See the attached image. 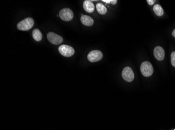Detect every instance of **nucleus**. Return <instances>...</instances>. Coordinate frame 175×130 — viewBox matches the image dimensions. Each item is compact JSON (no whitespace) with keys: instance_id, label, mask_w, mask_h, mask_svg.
<instances>
[{"instance_id":"obj_12","label":"nucleus","mask_w":175,"mask_h":130,"mask_svg":"<svg viewBox=\"0 0 175 130\" xmlns=\"http://www.w3.org/2000/svg\"><path fill=\"white\" fill-rule=\"evenodd\" d=\"M96 9L99 13L101 15H104L107 12V8L106 7L101 3H98L96 5Z\"/></svg>"},{"instance_id":"obj_13","label":"nucleus","mask_w":175,"mask_h":130,"mask_svg":"<svg viewBox=\"0 0 175 130\" xmlns=\"http://www.w3.org/2000/svg\"><path fill=\"white\" fill-rule=\"evenodd\" d=\"M153 10L155 14L158 16H162L163 14V10L162 6L159 4H156L153 7Z\"/></svg>"},{"instance_id":"obj_8","label":"nucleus","mask_w":175,"mask_h":130,"mask_svg":"<svg viewBox=\"0 0 175 130\" xmlns=\"http://www.w3.org/2000/svg\"><path fill=\"white\" fill-rule=\"evenodd\" d=\"M154 55L158 61H163L165 58L164 49L161 46H156L154 49Z\"/></svg>"},{"instance_id":"obj_10","label":"nucleus","mask_w":175,"mask_h":130,"mask_svg":"<svg viewBox=\"0 0 175 130\" xmlns=\"http://www.w3.org/2000/svg\"><path fill=\"white\" fill-rule=\"evenodd\" d=\"M80 20L82 23L86 26H91L94 23V19L87 15H82Z\"/></svg>"},{"instance_id":"obj_6","label":"nucleus","mask_w":175,"mask_h":130,"mask_svg":"<svg viewBox=\"0 0 175 130\" xmlns=\"http://www.w3.org/2000/svg\"><path fill=\"white\" fill-rule=\"evenodd\" d=\"M47 39L53 44H60L63 42V38L59 35H57L53 32H49L47 35Z\"/></svg>"},{"instance_id":"obj_3","label":"nucleus","mask_w":175,"mask_h":130,"mask_svg":"<svg viewBox=\"0 0 175 130\" xmlns=\"http://www.w3.org/2000/svg\"><path fill=\"white\" fill-rule=\"evenodd\" d=\"M58 51L62 56L71 57L75 54V49L71 46L67 45H62L58 48Z\"/></svg>"},{"instance_id":"obj_7","label":"nucleus","mask_w":175,"mask_h":130,"mask_svg":"<svg viewBox=\"0 0 175 130\" xmlns=\"http://www.w3.org/2000/svg\"><path fill=\"white\" fill-rule=\"evenodd\" d=\"M122 78L127 82H132L134 79V74L132 69L129 67L124 68L122 73Z\"/></svg>"},{"instance_id":"obj_18","label":"nucleus","mask_w":175,"mask_h":130,"mask_svg":"<svg viewBox=\"0 0 175 130\" xmlns=\"http://www.w3.org/2000/svg\"><path fill=\"white\" fill-rule=\"evenodd\" d=\"M172 36L175 38V29L173 30V31L172 32Z\"/></svg>"},{"instance_id":"obj_15","label":"nucleus","mask_w":175,"mask_h":130,"mask_svg":"<svg viewBox=\"0 0 175 130\" xmlns=\"http://www.w3.org/2000/svg\"><path fill=\"white\" fill-rule=\"evenodd\" d=\"M147 2L149 5H153L155 3V0H147Z\"/></svg>"},{"instance_id":"obj_16","label":"nucleus","mask_w":175,"mask_h":130,"mask_svg":"<svg viewBox=\"0 0 175 130\" xmlns=\"http://www.w3.org/2000/svg\"><path fill=\"white\" fill-rule=\"evenodd\" d=\"M117 0H111V3H112L113 5H115L117 3Z\"/></svg>"},{"instance_id":"obj_4","label":"nucleus","mask_w":175,"mask_h":130,"mask_svg":"<svg viewBox=\"0 0 175 130\" xmlns=\"http://www.w3.org/2000/svg\"><path fill=\"white\" fill-rule=\"evenodd\" d=\"M59 16L63 21L69 22L72 19L73 17V13L72 10L68 8H65L60 10L59 14Z\"/></svg>"},{"instance_id":"obj_19","label":"nucleus","mask_w":175,"mask_h":130,"mask_svg":"<svg viewBox=\"0 0 175 130\" xmlns=\"http://www.w3.org/2000/svg\"></svg>"},{"instance_id":"obj_9","label":"nucleus","mask_w":175,"mask_h":130,"mask_svg":"<svg viewBox=\"0 0 175 130\" xmlns=\"http://www.w3.org/2000/svg\"><path fill=\"white\" fill-rule=\"evenodd\" d=\"M83 7L84 10L89 13H91L94 12L95 8V6L93 2H92V1H89V0H85L84 1L83 3Z\"/></svg>"},{"instance_id":"obj_1","label":"nucleus","mask_w":175,"mask_h":130,"mask_svg":"<svg viewBox=\"0 0 175 130\" xmlns=\"http://www.w3.org/2000/svg\"><path fill=\"white\" fill-rule=\"evenodd\" d=\"M34 21L33 19L30 17L25 18L17 25V28L21 31H27L33 27Z\"/></svg>"},{"instance_id":"obj_5","label":"nucleus","mask_w":175,"mask_h":130,"mask_svg":"<svg viewBox=\"0 0 175 130\" xmlns=\"http://www.w3.org/2000/svg\"><path fill=\"white\" fill-rule=\"evenodd\" d=\"M102 57H103V54L101 52L98 50L92 51L89 52L87 56L89 61H90L91 63L100 61V60L102 59Z\"/></svg>"},{"instance_id":"obj_14","label":"nucleus","mask_w":175,"mask_h":130,"mask_svg":"<svg viewBox=\"0 0 175 130\" xmlns=\"http://www.w3.org/2000/svg\"><path fill=\"white\" fill-rule=\"evenodd\" d=\"M170 58H171L170 61H171V64H172V66L175 67V52H172Z\"/></svg>"},{"instance_id":"obj_2","label":"nucleus","mask_w":175,"mask_h":130,"mask_svg":"<svg viewBox=\"0 0 175 130\" xmlns=\"http://www.w3.org/2000/svg\"><path fill=\"white\" fill-rule=\"evenodd\" d=\"M140 71L144 76L149 77L153 73V67L149 61H144L140 65Z\"/></svg>"},{"instance_id":"obj_11","label":"nucleus","mask_w":175,"mask_h":130,"mask_svg":"<svg viewBox=\"0 0 175 130\" xmlns=\"http://www.w3.org/2000/svg\"><path fill=\"white\" fill-rule=\"evenodd\" d=\"M32 36L34 39L36 41L39 42L42 40L43 36L40 30L38 29H35L32 32Z\"/></svg>"},{"instance_id":"obj_17","label":"nucleus","mask_w":175,"mask_h":130,"mask_svg":"<svg viewBox=\"0 0 175 130\" xmlns=\"http://www.w3.org/2000/svg\"><path fill=\"white\" fill-rule=\"evenodd\" d=\"M102 1L104 2H105V3H111V0H102Z\"/></svg>"}]
</instances>
